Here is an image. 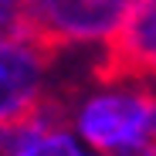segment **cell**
Returning a JSON list of instances; mask_svg holds the SVG:
<instances>
[{
	"mask_svg": "<svg viewBox=\"0 0 156 156\" xmlns=\"http://www.w3.org/2000/svg\"><path fill=\"white\" fill-rule=\"evenodd\" d=\"M61 58L20 37L17 31L0 34V136L41 126L48 98V68Z\"/></svg>",
	"mask_w": 156,
	"mask_h": 156,
	"instance_id": "obj_3",
	"label": "cell"
},
{
	"mask_svg": "<svg viewBox=\"0 0 156 156\" xmlns=\"http://www.w3.org/2000/svg\"><path fill=\"white\" fill-rule=\"evenodd\" d=\"M4 156H85L61 126H31L0 136Z\"/></svg>",
	"mask_w": 156,
	"mask_h": 156,
	"instance_id": "obj_5",
	"label": "cell"
},
{
	"mask_svg": "<svg viewBox=\"0 0 156 156\" xmlns=\"http://www.w3.org/2000/svg\"><path fill=\"white\" fill-rule=\"evenodd\" d=\"M129 7L133 0H14L10 31L61 58L71 48L105 41Z\"/></svg>",
	"mask_w": 156,
	"mask_h": 156,
	"instance_id": "obj_1",
	"label": "cell"
},
{
	"mask_svg": "<svg viewBox=\"0 0 156 156\" xmlns=\"http://www.w3.org/2000/svg\"><path fill=\"white\" fill-rule=\"evenodd\" d=\"M156 75V0H133L126 17L105 37V51L88 71L95 85H126V82H149Z\"/></svg>",
	"mask_w": 156,
	"mask_h": 156,
	"instance_id": "obj_4",
	"label": "cell"
},
{
	"mask_svg": "<svg viewBox=\"0 0 156 156\" xmlns=\"http://www.w3.org/2000/svg\"><path fill=\"white\" fill-rule=\"evenodd\" d=\"M75 126L98 156H146L156 126V95L143 85L92 95L82 102Z\"/></svg>",
	"mask_w": 156,
	"mask_h": 156,
	"instance_id": "obj_2",
	"label": "cell"
}]
</instances>
